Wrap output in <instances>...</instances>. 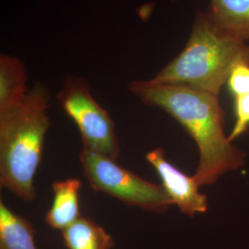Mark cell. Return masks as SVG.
Masks as SVG:
<instances>
[{
	"instance_id": "1",
	"label": "cell",
	"mask_w": 249,
	"mask_h": 249,
	"mask_svg": "<svg viewBox=\"0 0 249 249\" xmlns=\"http://www.w3.org/2000/svg\"><path fill=\"white\" fill-rule=\"evenodd\" d=\"M128 89L144 105L159 107L173 116L196 142L199 161L194 178L199 187L213 185L225 173L239 169L246 153L224 132L219 96L183 85L133 80Z\"/></svg>"
},
{
	"instance_id": "2",
	"label": "cell",
	"mask_w": 249,
	"mask_h": 249,
	"mask_svg": "<svg viewBox=\"0 0 249 249\" xmlns=\"http://www.w3.org/2000/svg\"><path fill=\"white\" fill-rule=\"evenodd\" d=\"M51 93L37 82L18 107L0 111V186L26 202L36 197L35 178L51 126Z\"/></svg>"
},
{
	"instance_id": "3",
	"label": "cell",
	"mask_w": 249,
	"mask_h": 249,
	"mask_svg": "<svg viewBox=\"0 0 249 249\" xmlns=\"http://www.w3.org/2000/svg\"><path fill=\"white\" fill-rule=\"evenodd\" d=\"M239 64L249 65V42L224 32L208 10L198 11L185 48L151 80L219 96L231 71Z\"/></svg>"
},
{
	"instance_id": "4",
	"label": "cell",
	"mask_w": 249,
	"mask_h": 249,
	"mask_svg": "<svg viewBox=\"0 0 249 249\" xmlns=\"http://www.w3.org/2000/svg\"><path fill=\"white\" fill-rule=\"evenodd\" d=\"M80 161L84 177L95 191L150 213H164L173 205L161 185L143 179L105 155L82 146Z\"/></svg>"
},
{
	"instance_id": "5",
	"label": "cell",
	"mask_w": 249,
	"mask_h": 249,
	"mask_svg": "<svg viewBox=\"0 0 249 249\" xmlns=\"http://www.w3.org/2000/svg\"><path fill=\"white\" fill-rule=\"evenodd\" d=\"M56 99L77 124L83 147L113 160L119 157L121 149L116 124L92 96L87 80L79 76L68 77Z\"/></svg>"
},
{
	"instance_id": "6",
	"label": "cell",
	"mask_w": 249,
	"mask_h": 249,
	"mask_svg": "<svg viewBox=\"0 0 249 249\" xmlns=\"http://www.w3.org/2000/svg\"><path fill=\"white\" fill-rule=\"evenodd\" d=\"M146 160L157 172L161 186L169 196L173 205L185 215L193 217L208 210V197L199 191V185L194 177H188L165 157L162 148H155L145 155Z\"/></svg>"
},
{
	"instance_id": "7",
	"label": "cell",
	"mask_w": 249,
	"mask_h": 249,
	"mask_svg": "<svg viewBox=\"0 0 249 249\" xmlns=\"http://www.w3.org/2000/svg\"><path fill=\"white\" fill-rule=\"evenodd\" d=\"M81 186L82 183L78 178L53 181V203L45 215V222L51 228L62 231L81 217L80 209Z\"/></svg>"
},
{
	"instance_id": "8",
	"label": "cell",
	"mask_w": 249,
	"mask_h": 249,
	"mask_svg": "<svg viewBox=\"0 0 249 249\" xmlns=\"http://www.w3.org/2000/svg\"><path fill=\"white\" fill-rule=\"evenodd\" d=\"M26 66L7 53L0 55V111L21 105L29 93Z\"/></svg>"
},
{
	"instance_id": "9",
	"label": "cell",
	"mask_w": 249,
	"mask_h": 249,
	"mask_svg": "<svg viewBox=\"0 0 249 249\" xmlns=\"http://www.w3.org/2000/svg\"><path fill=\"white\" fill-rule=\"evenodd\" d=\"M208 12L230 36L249 41V0H210Z\"/></svg>"
},
{
	"instance_id": "10",
	"label": "cell",
	"mask_w": 249,
	"mask_h": 249,
	"mask_svg": "<svg viewBox=\"0 0 249 249\" xmlns=\"http://www.w3.org/2000/svg\"><path fill=\"white\" fill-rule=\"evenodd\" d=\"M36 235L33 223L0 201V249H38Z\"/></svg>"
},
{
	"instance_id": "11",
	"label": "cell",
	"mask_w": 249,
	"mask_h": 249,
	"mask_svg": "<svg viewBox=\"0 0 249 249\" xmlns=\"http://www.w3.org/2000/svg\"><path fill=\"white\" fill-rule=\"evenodd\" d=\"M61 232L68 249H113L116 246L104 227L83 216Z\"/></svg>"
},
{
	"instance_id": "12",
	"label": "cell",
	"mask_w": 249,
	"mask_h": 249,
	"mask_svg": "<svg viewBox=\"0 0 249 249\" xmlns=\"http://www.w3.org/2000/svg\"><path fill=\"white\" fill-rule=\"evenodd\" d=\"M234 110H235V123L233 128L229 134L228 138L230 142L245 133L249 126V94L234 98Z\"/></svg>"
},
{
	"instance_id": "13",
	"label": "cell",
	"mask_w": 249,
	"mask_h": 249,
	"mask_svg": "<svg viewBox=\"0 0 249 249\" xmlns=\"http://www.w3.org/2000/svg\"><path fill=\"white\" fill-rule=\"evenodd\" d=\"M227 87L232 96L239 97L249 94V65L239 64L232 71L227 80Z\"/></svg>"
}]
</instances>
